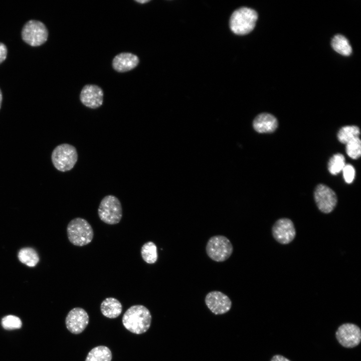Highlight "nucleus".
Returning a JSON list of instances; mask_svg holds the SVG:
<instances>
[{"mask_svg":"<svg viewBox=\"0 0 361 361\" xmlns=\"http://www.w3.org/2000/svg\"><path fill=\"white\" fill-rule=\"evenodd\" d=\"M360 130L359 128L355 125L345 126L340 129L337 133L338 140L343 144L354 138L359 137Z\"/></svg>","mask_w":361,"mask_h":361,"instance_id":"nucleus-21","label":"nucleus"},{"mask_svg":"<svg viewBox=\"0 0 361 361\" xmlns=\"http://www.w3.org/2000/svg\"><path fill=\"white\" fill-rule=\"evenodd\" d=\"M139 63V58L136 55L131 53L123 52L114 57L112 65L116 71L123 73L134 69Z\"/></svg>","mask_w":361,"mask_h":361,"instance_id":"nucleus-14","label":"nucleus"},{"mask_svg":"<svg viewBox=\"0 0 361 361\" xmlns=\"http://www.w3.org/2000/svg\"><path fill=\"white\" fill-rule=\"evenodd\" d=\"M100 219L109 225L119 223L122 217V208L119 199L113 195L104 197L98 209Z\"/></svg>","mask_w":361,"mask_h":361,"instance_id":"nucleus-5","label":"nucleus"},{"mask_svg":"<svg viewBox=\"0 0 361 361\" xmlns=\"http://www.w3.org/2000/svg\"><path fill=\"white\" fill-rule=\"evenodd\" d=\"M100 310L105 317L115 318L121 314L122 306L117 299L113 297H108L102 302Z\"/></svg>","mask_w":361,"mask_h":361,"instance_id":"nucleus-16","label":"nucleus"},{"mask_svg":"<svg viewBox=\"0 0 361 361\" xmlns=\"http://www.w3.org/2000/svg\"><path fill=\"white\" fill-rule=\"evenodd\" d=\"M112 353L110 349L104 345L92 348L88 353L85 361H111Z\"/></svg>","mask_w":361,"mask_h":361,"instance_id":"nucleus-18","label":"nucleus"},{"mask_svg":"<svg viewBox=\"0 0 361 361\" xmlns=\"http://www.w3.org/2000/svg\"><path fill=\"white\" fill-rule=\"evenodd\" d=\"M48 31L45 25L40 21L30 20L24 25L22 37L24 42L34 46H39L47 40Z\"/></svg>","mask_w":361,"mask_h":361,"instance_id":"nucleus-7","label":"nucleus"},{"mask_svg":"<svg viewBox=\"0 0 361 361\" xmlns=\"http://www.w3.org/2000/svg\"><path fill=\"white\" fill-rule=\"evenodd\" d=\"M333 50L338 53L348 56L352 53L351 47L348 40L343 35L337 34L334 36L331 41Z\"/></svg>","mask_w":361,"mask_h":361,"instance_id":"nucleus-19","label":"nucleus"},{"mask_svg":"<svg viewBox=\"0 0 361 361\" xmlns=\"http://www.w3.org/2000/svg\"><path fill=\"white\" fill-rule=\"evenodd\" d=\"M335 336L338 342L345 348H353L357 346L361 341V330L359 326L351 323H345L340 325Z\"/></svg>","mask_w":361,"mask_h":361,"instance_id":"nucleus-8","label":"nucleus"},{"mask_svg":"<svg viewBox=\"0 0 361 361\" xmlns=\"http://www.w3.org/2000/svg\"><path fill=\"white\" fill-rule=\"evenodd\" d=\"M314 197L318 209L325 214L331 213L337 203V196L334 192L323 184H319L316 187Z\"/></svg>","mask_w":361,"mask_h":361,"instance_id":"nucleus-9","label":"nucleus"},{"mask_svg":"<svg viewBox=\"0 0 361 361\" xmlns=\"http://www.w3.org/2000/svg\"><path fill=\"white\" fill-rule=\"evenodd\" d=\"M205 303L209 309L215 314H223L230 310L232 302L225 294L219 291L209 292L205 297Z\"/></svg>","mask_w":361,"mask_h":361,"instance_id":"nucleus-12","label":"nucleus"},{"mask_svg":"<svg viewBox=\"0 0 361 361\" xmlns=\"http://www.w3.org/2000/svg\"><path fill=\"white\" fill-rule=\"evenodd\" d=\"M151 322L150 311L142 305L131 306L122 317L124 326L129 331L137 334L145 332L150 327Z\"/></svg>","mask_w":361,"mask_h":361,"instance_id":"nucleus-1","label":"nucleus"},{"mask_svg":"<svg viewBox=\"0 0 361 361\" xmlns=\"http://www.w3.org/2000/svg\"><path fill=\"white\" fill-rule=\"evenodd\" d=\"M1 325L6 330H11L20 329L22 326L21 319L14 315H8L1 319Z\"/></svg>","mask_w":361,"mask_h":361,"instance_id":"nucleus-24","label":"nucleus"},{"mask_svg":"<svg viewBox=\"0 0 361 361\" xmlns=\"http://www.w3.org/2000/svg\"><path fill=\"white\" fill-rule=\"evenodd\" d=\"M7 52V48L6 45L0 42V64L6 59Z\"/></svg>","mask_w":361,"mask_h":361,"instance_id":"nucleus-26","label":"nucleus"},{"mask_svg":"<svg viewBox=\"0 0 361 361\" xmlns=\"http://www.w3.org/2000/svg\"><path fill=\"white\" fill-rule=\"evenodd\" d=\"M51 158L55 167L59 171L65 172L74 167L78 160V153L74 146L63 143L54 148Z\"/></svg>","mask_w":361,"mask_h":361,"instance_id":"nucleus-4","label":"nucleus"},{"mask_svg":"<svg viewBox=\"0 0 361 361\" xmlns=\"http://www.w3.org/2000/svg\"><path fill=\"white\" fill-rule=\"evenodd\" d=\"M2 99H3L2 93V91H1V89H0V108H1V103H2Z\"/></svg>","mask_w":361,"mask_h":361,"instance_id":"nucleus-29","label":"nucleus"},{"mask_svg":"<svg viewBox=\"0 0 361 361\" xmlns=\"http://www.w3.org/2000/svg\"><path fill=\"white\" fill-rule=\"evenodd\" d=\"M342 170L345 182L347 184L352 183L355 175V170L353 166L350 164H345Z\"/></svg>","mask_w":361,"mask_h":361,"instance_id":"nucleus-25","label":"nucleus"},{"mask_svg":"<svg viewBox=\"0 0 361 361\" xmlns=\"http://www.w3.org/2000/svg\"><path fill=\"white\" fill-rule=\"evenodd\" d=\"M140 253L143 260L148 264H154L157 260V247L152 241H148L142 245Z\"/></svg>","mask_w":361,"mask_h":361,"instance_id":"nucleus-20","label":"nucleus"},{"mask_svg":"<svg viewBox=\"0 0 361 361\" xmlns=\"http://www.w3.org/2000/svg\"><path fill=\"white\" fill-rule=\"evenodd\" d=\"M346 144V152L351 158H358L361 154V142L359 137L353 138Z\"/></svg>","mask_w":361,"mask_h":361,"instance_id":"nucleus-23","label":"nucleus"},{"mask_svg":"<svg viewBox=\"0 0 361 361\" xmlns=\"http://www.w3.org/2000/svg\"><path fill=\"white\" fill-rule=\"evenodd\" d=\"M135 2H137V3H140V4H145V3H148L149 2H150V1H148V0L135 1Z\"/></svg>","mask_w":361,"mask_h":361,"instance_id":"nucleus-28","label":"nucleus"},{"mask_svg":"<svg viewBox=\"0 0 361 361\" xmlns=\"http://www.w3.org/2000/svg\"><path fill=\"white\" fill-rule=\"evenodd\" d=\"M206 251L212 260L221 262L227 260L231 256L233 246L226 237L216 235L211 237L208 241Z\"/></svg>","mask_w":361,"mask_h":361,"instance_id":"nucleus-6","label":"nucleus"},{"mask_svg":"<svg viewBox=\"0 0 361 361\" xmlns=\"http://www.w3.org/2000/svg\"><path fill=\"white\" fill-rule=\"evenodd\" d=\"M88 323V313L80 307H75L71 309L65 319L67 328L73 334H79L83 332Z\"/></svg>","mask_w":361,"mask_h":361,"instance_id":"nucleus-11","label":"nucleus"},{"mask_svg":"<svg viewBox=\"0 0 361 361\" xmlns=\"http://www.w3.org/2000/svg\"><path fill=\"white\" fill-rule=\"evenodd\" d=\"M67 233L70 243L79 247L89 244L94 236L90 224L85 219L79 217L72 219L68 223Z\"/></svg>","mask_w":361,"mask_h":361,"instance_id":"nucleus-3","label":"nucleus"},{"mask_svg":"<svg viewBox=\"0 0 361 361\" xmlns=\"http://www.w3.org/2000/svg\"><path fill=\"white\" fill-rule=\"evenodd\" d=\"M270 361H291V360L282 355L276 354L272 357Z\"/></svg>","mask_w":361,"mask_h":361,"instance_id":"nucleus-27","label":"nucleus"},{"mask_svg":"<svg viewBox=\"0 0 361 361\" xmlns=\"http://www.w3.org/2000/svg\"><path fill=\"white\" fill-rule=\"evenodd\" d=\"M272 235L278 243L286 245L291 242L295 237L296 230L293 222L288 218H281L274 224Z\"/></svg>","mask_w":361,"mask_h":361,"instance_id":"nucleus-10","label":"nucleus"},{"mask_svg":"<svg viewBox=\"0 0 361 361\" xmlns=\"http://www.w3.org/2000/svg\"><path fill=\"white\" fill-rule=\"evenodd\" d=\"M103 95V91L99 86L94 84H87L81 91L80 100L86 107L96 109L102 105Z\"/></svg>","mask_w":361,"mask_h":361,"instance_id":"nucleus-13","label":"nucleus"},{"mask_svg":"<svg viewBox=\"0 0 361 361\" xmlns=\"http://www.w3.org/2000/svg\"><path fill=\"white\" fill-rule=\"evenodd\" d=\"M345 165L344 156L340 153H336L329 161L328 170L332 174L336 175L342 170Z\"/></svg>","mask_w":361,"mask_h":361,"instance_id":"nucleus-22","label":"nucleus"},{"mask_svg":"<svg viewBox=\"0 0 361 361\" xmlns=\"http://www.w3.org/2000/svg\"><path fill=\"white\" fill-rule=\"evenodd\" d=\"M18 258L21 263L30 267L36 266L40 260L38 253L31 247L21 249L18 252Z\"/></svg>","mask_w":361,"mask_h":361,"instance_id":"nucleus-17","label":"nucleus"},{"mask_svg":"<svg viewBox=\"0 0 361 361\" xmlns=\"http://www.w3.org/2000/svg\"><path fill=\"white\" fill-rule=\"evenodd\" d=\"M253 126L254 129L259 133H270L277 128L278 121L273 115L262 113L255 118Z\"/></svg>","mask_w":361,"mask_h":361,"instance_id":"nucleus-15","label":"nucleus"},{"mask_svg":"<svg viewBox=\"0 0 361 361\" xmlns=\"http://www.w3.org/2000/svg\"><path fill=\"white\" fill-rule=\"evenodd\" d=\"M257 19L258 14L255 10L241 7L232 13L230 19V28L236 35H246L254 29Z\"/></svg>","mask_w":361,"mask_h":361,"instance_id":"nucleus-2","label":"nucleus"}]
</instances>
